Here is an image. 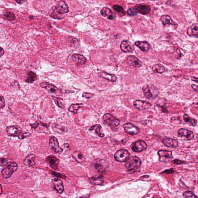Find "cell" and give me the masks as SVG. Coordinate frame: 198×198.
<instances>
[{"label":"cell","instance_id":"39","mask_svg":"<svg viewBox=\"0 0 198 198\" xmlns=\"http://www.w3.org/2000/svg\"><path fill=\"white\" fill-rule=\"evenodd\" d=\"M3 16L8 20L13 21L16 19L15 15L11 12H6L3 14Z\"/></svg>","mask_w":198,"mask_h":198},{"label":"cell","instance_id":"41","mask_svg":"<svg viewBox=\"0 0 198 198\" xmlns=\"http://www.w3.org/2000/svg\"><path fill=\"white\" fill-rule=\"evenodd\" d=\"M68 40L70 44L74 46H76L79 43V41L78 39L75 38L74 37H70L69 38Z\"/></svg>","mask_w":198,"mask_h":198},{"label":"cell","instance_id":"55","mask_svg":"<svg viewBox=\"0 0 198 198\" xmlns=\"http://www.w3.org/2000/svg\"><path fill=\"white\" fill-rule=\"evenodd\" d=\"M16 2L18 3V4H22V2H24V1H16Z\"/></svg>","mask_w":198,"mask_h":198},{"label":"cell","instance_id":"21","mask_svg":"<svg viewBox=\"0 0 198 198\" xmlns=\"http://www.w3.org/2000/svg\"><path fill=\"white\" fill-rule=\"evenodd\" d=\"M120 48L123 52L125 53H132L134 51V46L129 41H123L121 43Z\"/></svg>","mask_w":198,"mask_h":198},{"label":"cell","instance_id":"11","mask_svg":"<svg viewBox=\"0 0 198 198\" xmlns=\"http://www.w3.org/2000/svg\"><path fill=\"white\" fill-rule=\"evenodd\" d=\"M178 135L182 137L184 140L189 141L193 140L194 137V133L191 131L185 129H180L178 131Z\"/></svg>","mask_w":198,"mask_h":198},{"label":"cell","instance_id":"48","mask_svg":"<svg viewBox=\"0 0 198 198\" xmlns=\"http://www.w3.org/2000/svg\"><path fill=\"white\" fill-rule=\"evenodd\" d=\"M39 124L38 122H36L35 123L30 124V125L32 127V128L35 129L38 127Z\"/></svg>","mask_w":198,"mask_h":198},{"label":"cell","instance_id":"20","mask_svg":"<svg viewBox=\"0 0 198 198\" xmlns=\"http://www.w3.org/2000/svg\"><path fill=\"white\" fill-rule=\"evenodd\" d=\"M162 142L165 146L170 148H177L179 144V142L177 140L168 137H164L163 139Z\"/></svg>","mask_w":198,"mask_h":198},{"label":"cell","instance_id":"34","mask_svg":"<svg viewBox=\"0 0 198 198\" xmlns=\"http://www.w3.org/2000/svg\"><path fill=\"white\" fill-rule=\"evenodd\" d=\"M144 96L147 99H150L153 96V94L150 90V88L149 87V85H145L143 86L142 88Z\"/></svg>","mask_w":198,"mask_h":198},{"label":"cell","instance_id":"3","mask_svg":"<svg viewBox=\"0 0 198 198\" xmlns=\"http://www.w3.org/2000/svg\"><path fill=\"white\" fill-rule=\"evenodd\" d=\"M104 123L112 128L118 126L120 124V121L110 114H106L103 117Z\"/></svg>","mask_w":198,"mask_h":198},{"label":"cell","instance_id":"2","mask_svg":"<svg viewBox=\"0 0 198 198\" xmlns=\"http://www.w3.org/2000/svg\"><path fill=\"white\" fill-rule=\"evenodd\" d=\"M17 163L12 162L9 163L2 171V175L3 178H5V179L10 178L14 172L17 170Z\"/></svg>","mask_w":198,"mask_h":198},{"label":"cell","instance_id":"26","mask_svg":"<svg viewBox=\"0 0 198 198\" xmlns=\"http://www.w3.org/2000/svg\"><path fill=\"white\" fill-rule=\"evenodd\" d=\"M187 33L190 36H194L196 38L198 37V27L197 23L193 24L187 29Z\"/></svg>","mask_w":198,"mask_h":198},{"label":"cell","instance_id":"16","mask_svg":"<svg viewBox=\"0 0 198 198\" xmlns=\"http://www.w3.org/2000/svg\"><path fill=\"white\" fill-rule=\"evenodd\" d=\"M127 63L134 68H139L142 66L141 62L135 55H129L127 57Z\"/></svg>","mask_w":198,"mask_h":198},{"label":"cell","instance_id":"19","mask_svg":"<svg viewBox=\"0 0 198 198\" xmlns=\"http://www.w3.org/2000/svg\"><path fill=\"white\" fill-rule=\"evenodd\" d=\"M137 13L142 15L148 14L151 11V8L147 5L139 4L134 8Z\"/></svg>","mask_w":198,"mask_h":198},{"label":"cell","instance_id":"14","mask_svg":"<svg viewBox=\"0 0 198 198\" xmlns=\"http://www.w3.org/2000/svg\"><path fill=\"white\" fill-rule=\"evenodd\" d=\"M160 21L164 27L172 25L174 26L175 28L178 27V24L172 20L170 16L168 15H164L160 18Z\"/></svg>","mask_w":198,"mask_h":198},{"label":"cell","instance_id":"15","mask_svg":"<svg viewBox=\"0 0 198 198\" xmlns=\"http://www.w3.org/2000/svg\"><path fill=\"white\" fill-rule=\"evenodd\" d=\"M52 187L58 194H62L64 191L63 181L61 180L55 178L52 180Z\"/></svg>","mask_w":198,"mask_h":198},{"label":"cell","instance_id":"53","mask_svg":"<svg viewBox=\"0 0 198 198\" xmlns=\"http://www.w3.org/2000/svg\"><path fill=\"white\" fill-rule=\"evenodd\" d=\"M89 197V195H87L81 196V197L78 198H88Z\"/></svg>","mask_w":198,"mask_h":198},{"label":"cell","instance_id":"27","mask_svg":"<svg viewBox=\"0 0 198 198\" xmlns=\"http://www.w3.org/2000/svg\"><path fill=\"white\" fill-rule=\"evenodd\" d=\"M35 155L32 154L29 155L25 159L24 161V164L26 166L32 167L35 166L36 164L35 162Z\"/></svg>","mask_w":198,"mask_h":198},{"label":"cell","instance_id":"45","mask_svg":"<svg viewBox=\"0 0 198 198\" xmlns=\"http://www.w3.org/2000/svg\"><path fill=\"white\" fill-rule=\"evenodd\" d=\"M5 106V101L4 97L0 95V109H3Z\"/></svg>","mask_w":198,"mask_h":198},{"label":"cell","instance_id":"46","mask_svg":"<svg viewBox=\"0 0 198 198\" xmlns=\"http://www.w3.org/2000/svg\"><path fill=\"white\" fill-rule=\"evenodd\" d=\"M8 164L7 160L4 158H0V166H4Z\"/></svg>","mask_w":198,"mask_h":198},{"label":"cell","instance_id":"7","mask_svg":"<svg viewBox=\"0 0 198 198\" xmlns=\"http://www.w3.org/2000/svg\"><path fill=\"white\" fill-rule=\"evenodd\" d=\"M160 161L163 163L169 162L173 158L172 153L168 150H161L158 151Z\"/></svg>","mask_w":198,"mask_h":198},{"label":"cell","instance_id":"35","mask_svg":"<svg viewBox=\"0 0 198 198\" xmlns=\"http://www.w3.org/2000/svg\"><path fill=\"white\" fill-rule=\"evenodd\" d=\"M83 106V104H72L69 108L68 111L73 114H76L77 113L78 110L82 107Z\"/></svg>","mask_w":198,"mask_h":198},{"label":"cell","instance_id":"4","mask_svg":"<svg viewBox=\"0 0 198 198\" xmlns=\"http://www.w3.org/2000/svg\"><path fill=\"white\" fill-rule=\"evenodd\" d=\"M93 168L98 172L103 173L107 171L108 166L105 161L102 159H97L93 161Z\"/></svg>","mask_w":198,"mask_h":198},{"label":"cell","instance_id":"38","mask_svg":"<svg viewBox=\"0 0 198 198\" xmlns=\"http://www.w3.org/2000/svg\"><path fill=\"white\" fill-rule=\"evenodd\" d=\"M114 11L117 12L120 15L123 16L125 14V11L122 6L118 5H114L113 7Z\"/></svg>","mask_w":198,"mask_h":198},{"label":"cell","instance_id":"44","mask_svg":"<svg viewBox=\"0 0 198 198\" xmlns=\"http://www.w3.org/2000/svg\"><path fill=\"white\" fill-rule=\"evenodd\" d=\"M94 96V94H92V93L86 92L83 93L82 95L83 97L87 99H90Z\"/></svg>","mask_w":198,"mask_h":198},{"label":"cell","instance_id":"13","mask_svg":"<svg viewBox=\"0 0 198 198\" xmlns=\"http://www.w3.org/2000/svg\"><path fill=\"white\" fill-rule=\"evenodd\" d=\"M55 10L58 13L64 14L69 11V7L66 3L64 1L58 2L54 7Z\"/></svg>","mask_w":198,"mask_h":198},{"label":"cell","instance_id":"30","mask_svg":"<svg viewBox=\"0 0 198 198\" xmlns=\"http://www.w3.org/2000/svg\"><path fill=\"white\" fill-rule=\"evenodd\" d=\"M72 155L74 159L78 163H82L85 161V158L84 155L79 151H75Z\"/></svg>","mask_w":198,"mask_h":198},{"label":"cell","instance_id":"24","mask_svg":"<svg viewBox=\"0 0 198 198\" xmlns=\"http://www.w3.org/2000/svg\"><path fill=\"white\" fill-rule=\"evenodd\" d=\"M135 45L143 52L148 51L151 47L150 44L145 41H138L136 42L135 43Z\"/></svg>","mask_w":198,"mask_h":198},{"label":"cell","instance_id":"8","mask_svg":"<svg viewBox=\"0 0 198 198\" xmlns=\"http://www.w3.org/2000/svg\"><path fill=\"white\" fill-rule=\"evenodd\" d=\"M147 148L146 142L141 140L134 142L131 145L132 150L136 153H140L145 151Z\"/></svg>","mask_w":198,"mask_h":198},{"label":"cell","instance_id":"31","mask_svg":"<svg viewBox=\"0 0 198 198\" xmlns=\"http://www.w3.org/2000/svg\"><path fill=\"white\" fill-rule=\"evenodd\" d=\"M89 131L94 130L96 133L100 137H103L104 136V134L103 133L102 127L99 124H96L92 126L89 129Z\"/></svg>","mask_w":198,"mask_h":198},{"label":"cell","instance_id":"17","mask_svg":"<svg viewBox=\"0 0 198 198\" xmlns=\"http://www.w3.org/2000/svg\"><path fill=\"white\" fill-rule=\"evenodd\" d=\"M133 105L136 109L140 110L148 109L151 106L150 103L140 100H136L134 101Z\"/></svg>","mask_w":198,"mask_h":198},{"label":"cell","instance_id":"10","mask_svg":"<svg viewBox=\"0 0 198 198\" xmlns=\"http://www.w3.org/2000/svg\"><path fill=\"white\" fill-rule=\"evenodd\" d=\"M123 127L125 131L129 135H135L140 133V130L138 128L131 123L125 124Z\"/></svg>","mask_w":198,"mask_h":198},{"label":"cell","instance_id":"56","mask_svg":"<svg viewBox=\"0 0 198 198\" xmlns=\"http://www.w3.org/2000/svg\"><path fill=\"white\" fill-rule=\"evenodd\" d=\"M1 70V68H0V70Z\"/></svg>","mask_w":198,"mask_h":198},{"label":"cell","instance_id":"37","mask_svg":"<svg viewBox=\"0 0 198 198\" xmlns=\"http://www.w3.org/2000/svg\"><path fill=\"white\" fill-rule=\"evenodd\" d=\"M52 99L54 101L55 104L60 108H63L65 107V106L63 104V99L61 98H57L54 96H52Z\"/></svg>","mask_w":198,"mask_h":198},{"label":"cell","instance_id":"40","mask_svg":"<svg viewBox=\"0 0 198 198\" xmlns=\"http://www.w3.org/2000/svg\"><path fill=\"white\" fill-rule=\"evenodd\" d=\"M183 197L184 198H198L194 193L191 191H186L183 194Z\"/></svg>","mask_w":198,"mask_h":198},{"label":"cell","instance_id":"1","mask_svg":"<svg viewBox=\"0 0 198 198\" xmlns=\"http://www.w3.org/2000/svg\"><path fill=\"white\" fill-rule=\"evenodd\" d=\"M140 159L136 156L129 157L126 161L125 167L129 171H132L138 169L141 165Z\"/></svg>","mask_w":198,"mask_h":198},{"label":"cell","instance_id":"54","mask_svg":"<svg viewBox=\"0 0 198 198\" xmlns=\"http://www.w3.org/2000/svg\"><path fill=\"white\" fill-rule=\"evenodd\" d=\"M3 190L2 186L0 184V195H1L3 194Z\"/></svg>","mask_w":198,"mask_h":198},{"label":"cell","instance_id":"49","mask_svg":"<svg viewBox=\"0 0 198 198\" xmlns=\"http://www.w3.org/2000/svg\"><path fill=\"white\" fill-rule=\"evenodd\" d=\"M191 87L193 88V89L194 90V91L196 92H198V86L197 85L192 84L191 85Z\"/></svg>","mask_w":198,"mask_h":198},{"label":"cell","instance_id":"33","mask_svg":"<svg viewBox=\"0 0 198 198\" xmlns=\"http://www.w3.org/2000/svg\"><path fill=\"white\" fill-rule=\"evenodd\" d=\"M28 77L25 80L26 83L32 84L37 79V76L34 72L30 71L28 72Z\"/></svg>","mask_w":198,"mask_h":198},{"label":"cell","instance_id":"52","mask_svg":"<svg viewBox=\"0 0 198 198\" xmlns=\"http://www.w3.org/2000/svg\"><path fill=\"white\" fill-rule=\"evenodd\" d=\"M191 80L195 82L196 83H198V78L196 77H193L191 78Z\"/></svg>","mask_w":198,"mask_h":198},{"label":"cell","instance_id":"32","mask_svg":"<svg viewBox=\"0 0 198 198\" xmlns=\"http://www.w3.org/2000/svg\"><path fill=\"white\" fill-rule=\"evenodd\" d=\"M152 70L155 73L162 74L166 72V69L161 64L158 63L154 65Z\"/></svg>","mask_w":198,"mask_h":198},{"label":"cell","instance_id":"42","mask_svg":"<svg viewBox=\"0 0 198 198\" xmlns=\"http://www.w3.org/2000/svg\"><path fill=\"white\" fill-rule=\"evenodd\" d=\"M31 134L30 133H29V132H24V133H23V132H21V133L20 134V135H19L18 137V139L20 140H24V139H26L28 138L29 137L31 136Z\"/></svg>","mask_w":198,"mask_h":198},{"label":"cell","instance_id":"29","mask_svg":"<svg viewBox=\"0 0 198 198\" xmlns=\"http://www.w3.org/2000/svg\"><path fill=\"white\" fill-rule=\"evenodd\" d=\"M100 75L101 77L112 82H115L117 80V77L115 75L108 73L105 72H101L100 73Z\"/></svg>","mask_w":198,"mask_h":198},{"label":"cell","instance_id":"36","mask_svg":"<svg viewBox=\"0 0 198 198\" xmlns=\"http://www.w3.org/2000/svg\"><path fill=\"white\" fill-rule=\"evenodd\" d=\"M184 119L185 122L190 125L195 126L197 125V120H196L195 119L191 118L187 114H184Z\"/></svg>","mask_w":198,"mask_h":198},{"label":"cell","instance_id":"23","mask_svg":"<svg viewBox=\"0 0 198 198\" xmlns=\"http://www.w3.org/2000/svg\"><path fill=\"white\" fill-rule=\"evenodd\" d=\"M72 58L73 61L77 65H84L87 61L86 57L79 54H74L72 55Z\"/></svg>","mask_w":198,"mask_h":198},{"label":"cell","instance_id":"22","mask_svg":"<svg viewBox=\"0 0 198 198\" xmlns=\"http://www.w3.org/2000/svg\"><path fill=\"white\" fill-rule=\"evenodd\" d=\"M101 14L104 18L109 20L115 18L116 15L112 10L107 7H104L101 10Z\"/></svg>","mask_w":198,"mask_h":198},{"label":"cell","instance_id":"12","mask_svg":"<svg viewBox=\"0 0 198 198\" xmlns=\"http://www.w3.org/2000/svg\"><path fill=\"white\" fill-rule=\"evenodd\" d=\"M6 132L9 136L13 137H18L21 133V130L19 127L16 126H9L6 129Z\"/></svg>","mask_w":198,"mask_h":198},{"label":"cell","instance_id":"43","mask_svg":"<svg viewBox=\"0 0 198 198\" xmlns=\"http://www.w3.org/2000/svg\"><path fill=\"white\" fill-rule=\"evenodd\" d=\"M127 13L128 14L131 16H135L138 13L134 8L129 9L128 10Z\"/></svg>","mask_w":198,"mask_h":198},{"label":"cell","instance_id":"51","mask_svg":"<svg viewBox=\"0 0 198 198\" xmlns=\"http://www.w3.org/2000/svg\"><path fill=\"white\" fill-rule=\"evenodd\" d=\"M4 53V50L2 47H0V57L3 56Z\"/></svg>","mask_w":198,"mask_h":198},{"label":"cell","instance_id":"18","mask_svg":"<svg viewBox=\"0 0 198 198\" xmlns=\"http://www.w3.org/2000/svg\"><path fill=\"white\" fill-rule=\"evenodd\" d=\"M46 161L52 169L54 170H57L58 169L59 160L56 157L53 156V155H50V156L47 157Z\"/></svg>","mask_w":198,"mask_h":198},{"label":"cell","instance_id":"28","mask_svg":"<svg viewBox=\"0 0 198 198\" xmlns=\"http://www.w3.org/2000/svg\"><path fill=\"white\" fill-rule=\"evenodd\" d=\"M52 128L54 132L59 134H63L68 131L66 128L63 126L58 125V124H52Z\"/></svg>","mask_w":198,"mask_h":198},{"label":"cell","instance_id":"5","mask_svg":"<svg viewBox=\"0 0 198 198\" xmlns=\"http://www.w3.org/2000/svg\"><path fill=\"white\" fill-rule=\"evenodd\" d=\"M40 86L50 93H54L57 96L61 95L62 93L60 89L53 84H50L47 82H43L40 83Z\"/></svg>","mask_w":198,"mask_h":198},{"label":"cell","instance_id":"47","mask_svg":"<svg viewBox=\"0 0 198 198\" xmlns=\"http://www.w3.org/2000/svg\"><path fill=\"white\" fill-rule=\"evenodd\" d=\"M52 174L53 175L56 176V177L58 178H65V176L63 175H62L61 174H60L59 173H57L55 171H52Z\"/></svg>","mask_w":198,"mask_h":198},{"label":"cell","instance_id":"50","mask_svg":"<svg viewBox=\"0 0 198 198\" xmlns=\"http://www.w3.org/2000/svg\"><path fill=\"white\" fill-rule=\"evenodd\" d=\"M173 162L176 164H180L182 163H183V161H180V160H175L173 161Z\"/></svg>","mask_w":198,"mask_h":198},{"label":"cell","instance_id":"9","mask_svg":"<svg viewBox=\"0 0 198 198\" xmlns=\"http://www.w3.org/2000/svg\"><path fill=\"white\" fill-rule=\"evenodd\" d=\"M49 146L56 153H60L63 151V148L59 145L58 140L53 136H51L49 137Z\"/></svg>","mask_w":198,"mask_h":198},{"label":"cell","instance_id":"25","mask_svg":"<svg viewBox=\"0 0 198 198\" xmlns=\"http://www.w3.org/2000/svg\"><path fill=\"white\" fill-rule=\"evenodd\" d=\"M90 182L93 185H98L102 184L104 181V176L102 175H99L90 178L89 179Z\"/></svg>","mask_w":198,"mask_h":198},{"label":"cell","instance_id":"6","mask_svg":"<svg viewBox=\"0 0 198 198\" xmlns=\"http://www.w3.org/2000/svg\"><path fill=\"white\" fill-rule=\"evenodd\" d=\"M130 154L127 150L124 149L118 150L114 155V159L119 162H124L130 157Z\"/></svg>","mask_w":198,"mask_h":198}]
</instances>
